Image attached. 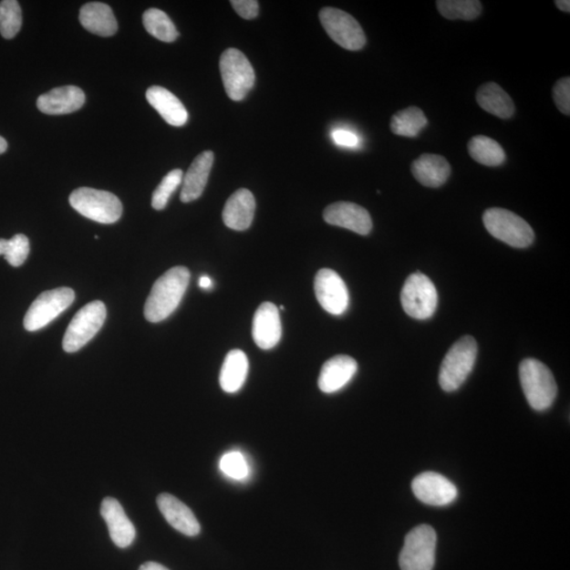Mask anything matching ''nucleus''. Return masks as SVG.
Here are the masks:
<instances>
[{
    "mask_svg": "<svg viewBox=\"0 0 570 570\" xmlns=\"http://www.w3.org/2000/svg\"><path fill=\"white\" fill-rule=\"evenodd\" d=\"M23 25L22 9L16 0L0 2V35L5 39L17 36Z\"/></svg>",
    "mask_w": 570,
    "mask_h": 570,
    "instance_id": "7c9ffc66",
    "label": "nucleus"
},
{
    "mask_svg": "<svg viewBox=\"0 0 570 570\" xmlns=\"http://www.w3.org/2000/svg\"><path fill=\"white\" fill-rule=\"evenodd\" d=\"M437 6L440 16L451 20H474L482 10L479 0H439Z\"/></svg>",
    "mask_w": 570,
    "mask_h": 570,
    "instance_id": "c756f323",
    "label": "nucleus"
},
{
    "mask_svg": "<svg viewBox=\"0 0 570 570\" xmlns=\"http://www.w3.org/2000/svg\"><path fill=\"white\" fill-rule=\"evenodd\" d=\"M482 109L500 119H511L515 111L513 100L501 86L493 82L482 85L476 92Z\"/></svg>",
    "mask_w": 570,
    "mask_h": 570,
    "instance_id": "393cba45",
    "label": "nucleus"
},
{
    "mask_svg": "<svg viewBox=\"0 0 570 570\" xmlns=\"http://www.w3.org/2000/svg\"><path fill=\"white\" fill-rule=\"evenodd\" d=\"M520 380L528 404L535 411L551 408L558 394L554 375L543 362L527 358L520 365Z\"/></svg>",
    "mask_w": 570,
    "mask_h": 570,
    "instance_id": "f03ea898",
    "label": "nucleus"
},
{
    "mask_svg": "<svg viewBox=\"0 0 570 570\" xmlns=\"http://www.w3.org/2000/svg\"><path fill=\"white\" fill-rule=\"evenodd\" d=\"M143 24L150 36L165 43H172L179 37V32L172 20L163 11L150 9L144 13Z\"/></svg>",
    "mask_w": 570,
    "mask_h": 570,
    "instance_id": "c85d7f7f",
    "label": "nucleus"
},
{
    "mask_svg": "<svg viewBox=\"0 0 570 570\" xmlns=\"http://www.w3.org/2000/svg\"><path fill=\"white\" fill-rule=\"evenodd\" d=\"M30 253L29 239L23 233L16 234L10 240H5L4 256L12 266L23 265Z\"/></svg>",
    "mask_w": 570,
    "mask_h": 570,
    "instance_id": "473e14b6",
    "label": "nucleus"
},
{
    "mask_svg": "<svg viewBox=\"0 0 570 570\" xmlns=\"http://www.w3.org/2000/svg\"><path fill=\"white\" fill-rule=\"evenodd\" d=\"M107 316L106 306L96 300L85 306L73 317L67 328L63 348L67 353H75L96 337L103 326Z\"/></svg>",
    "mask_w": 570,
    "mask_h": 570,
    "instance_id": "1a4fd4ad",
    "label": "nucleus"
},
{
    "mask_svg": "<svg viewBox=\"0 0 570 570\" xmlns=\"http://www.w3.org/2000/svg\"><path fill=\"white\" fill-rule=\"evenodd\" d=\"M358 362L347 355L328 359L321 368L318 387L321 391L331 394L341 390L358 372Z\"/></svg>",
    "mask_w": 570,
    "mask_h": 570,
    "instance_id": "a211bd4d",
    "label": "nucleus"
},
{
    "mask_svg": "<svg viewBox=\"0 0 570 570\" xmlns=\"http://www.w3.org/2000/svg\"><path fill=\"white\" fill-rule=\"evenodd\" d=\"M6 149H8V143L3 137H0V154L5 152Z\"/></svg>",
    "mask_w": 570,
    "mask_h": 570,
    "instance_id": "a19ab883",
    "label": "nucleus"
},
{
    "mask_svg": "<svg viewBox=\"0 0 570 570\" xmlns=\"http://www.w3.org/2000/svg\"><path fill=\"white\" fill-rule=\"evenodd\" d=\"M76 299L75 291L69 287H59L39 295L26 312L24 326L26 331L36 332L48 326Z\"/></svg>",
    "mask_w": 570,
    "mask_h": 570,
    "instance_id": "9d476101",
    "label": "nucleus"
},
{
    "mask_svg": "<svg viewBox=\"0 0 570 570\" xmlns=\"http://www.w3.org/2000/svg\"><path fill=\"white\" fill-rule=\"evenodd\" d=\"M438 536L429 525L412 529L405 539L399 555L401 570H432L435 565Z\"/></svg>",
    "mask_w": 570,
    "mask_h": 570,
    "instance_id": "0eeeda50",
    "label": "nucleus"
},
{
    "mask_svg": "<svg viewBox=\"0 0 570 570\" xmlns=\"http://www.w3.org/2000/svg\"><path fill=\"white\" fill-rule=\"evenodd\" d=\"M139 570H170L163 565H159L156 562H147L144 563L142 566L140 567Z\"/></svg>",
    "mask_w": 570,
    "mask_h": 570,
    "instance_id": "4c0bfd02",
    "label": "nucleus"
},
{
    "mask_svg": "<svg viewBox=\"0 0 570 570\" xmlns=\"http://www.w3.org/2000/svg\"><path fill=\"white\" fill-rule=\"evenodd\" d=\"M234 11L247 20L256 18L259 15V3L257 0H232Z\"/></svg>",
    "mask_w": 570,
    "mask_h": 570,
    "instance_id": "c9c22d12",
    "label": "nucleus"
},
{
    "mask_svg": "<svg viewBox=\"0 0 570 570\" xmlns=\"http://www.w3.org/2000/svg\"><path fill=\"white\" fill-rule=\"evenodd\" d=\"M85 93L76 86L59 87L37 98V109L49 116H62L82 109Z\"/></svg>",
    "mask_w": 570,
    "mask_h": 570,
    "instance_id": "f3484780",
    "label": "nucleus"
},
{
    "mask_svg": "<svg viewBox=\"0 0 570 570\" xmlns=\"http://www.w3.org/2000/svg\"><path fill=\"white\" fill-rule=\"evenodd\" d=\"M100 514L109 529L112 542L119 548H126L132 544L136 539V528H134L129 516L119 502L113 498H106L100 505Z\"/></svg>",
    "mask_w": 570,
    "mask_h": 570,
    "instance_id": "dca6fc26",
    "label": "nucleus"
},
{
    "mask_svg": "<svg viewBox=\"0 0 570 570\" xmlns=\"http://www.w3.org/2000/svg\"><path fill=\"white\" fill-rule=\"evenodd\" d=\"M213 160V152L210 150L199 154L194 159L190 170L183 176V187L181 192L182 202L190 203L202 196L210 178Z\"/></svg>",
    "mask_w": 570,
    "mask_h": 570,
    "instance_id": "4be33fe9",
    "label": "nucleus"
},
{
    "mask_svg": "<svg viewBox=\"0 0 570 570\" xmlns=\"http://www.w3.org/2000/svg\"><path fill=\"white\" fill-rule=\"evenodd\" d=\"M220 469L228 478L237 481L244 480L248 474L244 455L238 451L224 454L220 461Z\"/></svg>",
    "mask_w": 570,
    "mask_h": 570,
    "instance_id": "72a5a7b5",
    "label": "nucleus"
},
{
    "mask_svg": "<svg viewBox=\"0 0 570 570\" xmlns=\"http://www.w3.org/2000/svg\"><path fill=\"white\" fill-rule=\"evenodd\" d=\"M190 280L191 273L185 266H174L167 271L152 286L144 307L145 318L152 324L169 318L182 301Z\"/></svg>",
    "mask_w": 570,
    "mask_h": 570,
    "instance_id": "f257e3e1",
    "label": "nucleus"
},
{
    "mask_svg": "<svg viewBox=\"0 0 570 570\" xmlns=\"http://www.w3.org/2000/svg\"><path fill=\"white\" fill-rule=\"evenodd\" d=\"M324 219L327 224L347 228L362 236L370 233L373 227L370 213L364 207L351 202L328 205Z\"/></svg>",
    "mask_w": 570,
    "mask_h": 570,
    "instance_id": "4468645a",
    "label": "nucleus"
},
{
    "mask_svg": "<svg viewBox=\"0 0 570 570\" xmlns=\"http://www.w3.org/2000/svg\"><path fill=\"white\" fill-rule=\"evenodd\" d=\"M553 95L556 109L568 117L570 114V78L568 77L559 79L554 84Z\"/></svg>",
    "mask_w": 570,
    "mask_h": 570,
    "instance_id": "f704fd0d",
    "label": "nucleus"
},
{
    "mask_svg": "<svg viewBox=\"0 0 570 570\" xmlns=\"http://www.w3.org/2000/svg\"><path fill=\"white\" fill-rule=\"evenodd\" d=\"M149 103L171 126H184L189 119V112L181 100L163 87L153 86L146 91Z\"/></svg>",
    "mask_w": 570,
    "mask_h": 570,
    "instance_id": "5701e85b",
    "label": "nucleus"
},
{
    "mask_svg": "<svg viewBox=\"0 0 570 570\" xmlns=\"http://www.w3.org/2000/svg\"><path fill=\"white\" fill-rule=\"evenodd\" d=\"M482 223L492 236L513 247L525 248L534 243L532 226L511 211L499 207L489 209L482 216Z\"/></svg>",
    "mask_w": 570,
    "mask_h": 570,
    "instance_id": "39448f33",
    "label": "nucleus"
},
{
    "mask_svg": "<svg viewBox=\"0 0 570 570\" xmlns=\"http://www.w3.org/2000/svg\"><path fill=\"white\" fill-rule=\"evenodd\" d=\"M248 359L244 351L232 350L226 355L220 373V386L226 393H236L244 387L248 374Z\"/></svg>",
    "mask_w": 570,
    "mask_h": 570,
    "instance_id": "a878e982",
    "label": "nucleus"
},
{
    "mask_svg": "<svg viewBox=\"0 0 570 570\" xmlns=\"http://www.w3.org/2000/svg\"><path fill=\"white\" fill-rule=\"evenodd\" d=\"M335 143L342 147H357L358 145V138L357 134L347 130H335L333 132Z\"/></svg>",
    "mask_w": 570,
    "mask_h": 570,
    "instance_id": "e433bc0d",
    "label": "nucleus"
},
{
    "mask_svg": "<svg viewBox=\"0 0 570 570\" xmlns=\"http://www.w3.org/2000/svg\"><path fill=\"white\" fill-rule=\"evenodd\" d=\"M69 202L82 216L102 224L118 223L123 212V205L116 194L88 187L73 192Z\"/></svg>",
    "mask_w": 570,
    "mask_h": 570,
    "instance_id": "20e7f679",
    "label": "nucleus"
},
{
    "mask_svg": "<svg viewBox=\"0 0 570 570\" xmlns=\"http://www.w3.org/2000/svg\"><path fill=\"white\" fill-rule=\"evenodd\" d=\"M183 176L184 173L181 170H173L166 174L162 182H161L157 190L153 192L151 205L154 210L162 211L165 209L171 194L176 192L179 185L182 183Z\"/></svg>",
    "mask_w": 570,
    "mask_h": 570,
    "instance_id": "2f4dec72",
    "label": "nucleus"
},
{
    "mask_svg": "<svg viewBox=\"0 0 570 570\" xmlns=\"http://www.w3.org/2000/svg\"><path fill=\"white\" fill-rule=\"evenodd\" d=\"M413 177L421 185L439 189L451 177V167L448 161L440 154L425 153L415 160L411 165Z\"/></svg>",
    "mask_w": 570,
    "mask_h": 570,
    "instance_id": "412c9836",
    "label": "nucleus"
},
{
    "mask_svg": "<svg viewBox=\"0 0 570 570\" xmlns=\"http://www.w3.org/2000/svg\"><path fill=\"white\" fill-rule=\"evenodd\" d=\"M79 22L87 31L98 36L109 37L116 35L118 22L109 5L87 4L80 9Z\"/></svg>",
    "mask_w": 570,
    "mask_h": 570,
    "instance_id": "b1692460",
    "label": "nucleus"
},
{
    "mask_svg": "<svg viewBox=\"0 0 570 570\" xmlns=\"http://www.w3.org/2000/svg\"><path fill=\"white\" fill-rule=\"evenodd\" d=\"M427 124L425 113L418 107L411 106L394 114L390 129L397 136L417 138Z\"/></svg>",
    "mask_w": 570,
    "mask_h": 570,
    "instance_id": "cd10ccee",
    "label": "nucleus"
},
{
    "mask_svg": "<svg viewBox=\"0 0 570 570\" xmlns=\"http://www.w3.org/2000/svg\"><path fill=\"white\" fill-rule=\"evenodd\" d=\"M314 288L319 305L327 313L340 316L347 310L350 301L347 287L337 272L330 268L320 270L315 277Z\"/></svg>",
    "mask_w": 570,
    "mask_h": 570,
    "instance_id": "f8f14e48",
    "label": "nucleus"
},
{
    "mask_svg": "<svg viewBox=\"0 0 570 570\" xmlns=\"http://www.w3.org/2000/svg\"><path fill=\"white\" fill-rule=\"evenodd\" d=\"M400 300L409 316L420 320L430 318L438 307L437 287L426 275L412 274L402 287Z\"/></svg>",
    "mask_w": 570,
    "mask_h": 570,
    "instance_id": "6e6552de",
    "label": "nucleus"
},
{
    "mask_svg": "<svg viewBox=\"0 0 570 570\" xmlns=\"http://www.w3.org/2000/svg\"><path fill=\"white\" fill-rule=\"evenodd\" d=\"M283 337L279 310L272 303H264L258 307L253 320V338L263 350L276 347Z\"/></svg>",
    "mask_w": 570,
    "mask_h": 570,
    "instance_id": "2eb2a0df",
    "label": "nucleus"
},
{
    "mask_svg": "<svg viewBox=\"0 0 570 570\" xmlns=\"http://www.w3.org/2000/svg\"><path fill=\"white\" fill-rule=\"evenodd\" d=\"M471 157L482 165L498 167L505 162L506 153L495 140L485 136L473 137L468 143Z\"/></svg>",
    "mask_w": 570,
    "mask_h": 570,
    "instance_id": "bb28decb",
    "label": "nucleus"
},
{
    "mask_svg": "<svg viewBox=\"0 0 570 570\" xmlns=\"http://www.w3.org/2000/svg\"><path fill=\"white\" fill-rule=\"evenodd\" d=\"M157 503L165 520L178 532L187 536H196L200 534L201 526L196 516L176 496L162 493L158 496Z\"/></svg>",
    "mask_w": 570,
    "mask_h": 570,
    "instance_id": "aec40b11",
    "label": "nucleus"
},
{
    "mask_svg": "<svg viewBox=\"0 0 570 570\" xmlns=\"http://www.w3.org/2000/svg\"><path fill=\"white\" fill-rule=\"evenodd\" d=\"M478 355V344L472 337H461L448 351L440 366L439 382L442 390L453 392L471 375Z\"/></svg>",
    "mask_w": 570,
    "mask_h": 570,
    "instance_id": "7ed1b4c3",
    "label": "nucleus"
},
{
    "mask_svg": "<svg viewBox=\"0 0 570 570\" xmlns=\"http://www.w3.org/2000/svg\"><path fill=\"white\" fill-rule=\"evenodd\" d=\"M412 492L417 498L430 506L451 505L458 498V488L444 475L422 472L412 482Z\"/></svg>",
    "mask_w": 570,
    "mask_h": 570,
    "instance_id": "ddd939ff",
    "label": "nucleus"
},
{
    "mask_svg": "<svg viewBox=\"0 0 570 570\" xmlns=\"http://www.w3.org/2000/svg\"><path fill=\"white\" fill-rule=\"evenodd\" d=\"M256 211V200L252 192L241 189L226 201L223 218L231 230L244 232L251 227Z\"/></svg>",
    "mask_w": 570,
    "mask_h": 570,
    "instance_id": "6ab92c4d",
    "label": "nucleus"
},
{
    "mask_svg": "<svg viewBox=\"0 0 570 570\" xmlns=\"http://www.w3.org/2000/svg\"><path fill=\"white\" fill-rule=\"evenodd\" d=\"M556 8L560 9L563 12L569 13L570 12V2L569 0H556L554 3Z\"/></svg>",
    "mask_w": 570,
    "mask_h": 570,
    "instance_id": "ea45409f",
    "label": "nucleus"
},
{
    "mask_svg": "<svg viewBox=\"0 0 570 570\" xmlns=\"http://www.w3.org/2000/svg\"><path fill=\"white\" fill-rule=\"evenodd\" d=\"M220 72L226 95L236 102L245 98L256 79L250 60L234 48L225 50L221 56Z\"/></svg>",
    "mask_w": 570,
    "mask_h": 570,
    "instance_id": "423d86ee",
    "label": "nucleus"
},
{
    "mask_svg": "<svg viewBox=\"0 0 570 570\" xmlns=\"http://www.w3.org/2000/svg\"><path fill=\"white\" fill-rule=\"evenodd\" d=\"M199 286L205 291L211 290L212 287V280L209 276H202L199 280Z\"/></svg>",
    "mask_w": 570,
    "mask_h": 570,
    "instance_id": "58836bf2",
    "label": "nucleus"
},
{
    "mask_svg": "<svg viewBox=\"0 0 570 570\" xmlns=\"http://www.w3.org/2000/svg\"><path fill=\"white\" fill-rule=\"evenodd\" d=\"M320 23L327 36L342 48L358 51L364 48L367 37L361 26L348 13L337 8H324L319 13Z\"/></svg>",
    "mask_w": 570,
    "mask_h": 570,
    "instance_id": "9b49d317",
    "label": "nucleus"
}]
</instances>
